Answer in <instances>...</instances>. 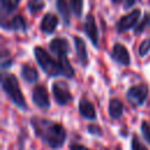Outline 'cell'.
<instances>
[{"mask_svg":"<svg viewBox=\"0 0 150 150\" xmlns=\"http://www.w3.org/2000/svg\"><path fill=\"white\" fill-rule=\"evenodd\" d=\"M123 103L118 98H111L109 102V115L112 120H118L123 115Z\"/></svg>","mask_w":150,"mask_h":150,"instance_id":"15","label":"cell"},{"mask_svg":"<svg viewBox=\"0 0 150 150\" xmlns=\"http://www.w3.org/2000/svg\"><path fill=\"white\" fill-rule=\"evenodd\" d=\"M148 26H150V12L146 13V14L144 15V18L141 20V22L136 26V28H135V33H136V34L142 33L143 30H145V28H146Z\"/></svg>","mask_w":150,"mask_h":150,"instance_id":"20","label":"cell"},{"mask_svg":"<svg viewBox=\"0 0 150 150\" xmlns=\"http://www.w3.org/2000/svg\"><path fill=\"white\" fill-rule=\"evenodd\" d=\"M139 15H141V11H139V9H134V11H131L129 14L122 16V18L118 20L117 25H116L117 32H118V33H123V32H125V30L132 28V27L136 25V22L138 21Z\"/></svg>","mask_w":150,"mask_h":150,"instance_id":"6","label":"cell"},{"mask_svg":"<svg viewBox=\"0 0 150 150\" xmlns=\"http://www.w3.org/2000/svg\"><path fill=\"white\" fill-rule=\"evenodd\" d=\"M45 7V2L43 0H29L27 4V8L32 14L39 13L40 11H42Z\"/></svg>","mask_w":150,"mask_h":150,"instance_id":"18","label":"cell"},{"mask_svg":"<svg viewBox=\"0 0 150 150\" xmlns=\"http://www.w3.org/2000/svg\"><path fill=\"white\" fill-rule=\"evenodd\" d=\"M111 59L116 61L117 63L122 66H129L130 64V56L127 50V48L121 43H115L111 52Z\"/></svg>","mask_w":150,"mask_h":150,"instance_id":"9","label":"cell"},{"mask_svg":"<svg viewBox=\"0 0 150 150\" xmlns=\"http://www.w3.org/2000/svg\"><path fill=\"white\" fill-rule=\"evenodd\" d=\"M34 56L41 69L48 76H64V71L60 61H55L42 47L34 48Z\"/></svg>","mask_w":150,"mask_h":150,"instance_id":"3","label":"cell"},{"mask_svg":"<svg viewBox=\"0 0 150 150\" xmlns=\"http://www.w3.org/2000/svg\"><path fill=\"white\" fill-rule=\"evenodd\" d=\"M131 150H148L145 148V145L139 141L137 135L132 136V141H131Z\"/></svg>","mask_w":150,"mask_h":150,"instance_id":"23","label":"cell"},{"mask_svg":"<svg viewBox=\"0 0 150 150\" xmlns=\"http://www.w3.org/2000/svg\"><path fill=\"white\" fill-rule=\"evenodd\" d=\"M32 100L41 109H49L50 103H49V96L47 93V89L43 86H35L33 89L32 94Z\"/></svg>","mask_w":150,"mask_h":150,"instance_id":"7","label":"cell"},{"mask_svg":"<svg viewBox=\"0 0 150 150\" xmlns=\"http://www.w3.org/2000/svg\"><path fill=\"white\" fill-rule=\"evenodd\" d=\"M20 0H1V8L4 13H11L16 9Z\"/></svg>","mask_w":150,"mask_h":150,"instance_id":"19","label":"cell"},{"mask_svg":"<svg viewBox=\"0 0 150 150\" xmlns=\"http://www.w3.org/2000/svg\"><path fill=\"white\" fill-rule=\"evenodd\" d=\"M149 52H150V39H146L143 42H141L138 47V54L139 56H145Z\"/></svg>","mask_w":150,"mask_h":150,"instance_id":"22","label":"cell"},{"mask_svg":"<svg viewBox=\"0 0 150 150\" xmlns=\"http://www.w3.org/2000/svg\"><path fill=\"white\" fill-rule=\"evenodd\" d=\"M136 2V0H123L124 4V8H130L131 6H134Z\"/></svg>","mask_w":150,"mask_h":150,"instance_id":"27","label":"cell"},{"mask_svg":"<svg viewBox=\"0 0 150 150\" xmlns=\"http://www.w3.org/2000/svg\"><path fill=\"white\" fill-rule=\"evenodd\" d=\"M49 49L60 59L63 56H67L69 53V45L68 41L63 38H55L49 43Z\"/></svg>","mask_w":150,"mask_h":150,"instance_id":"10","label":"cell"},{"mask_svg":"<svg viewBox=\"0 0 150 150\" xmlns=\"http://www.w3.org/2000/svg\"><path fill=\"white\" fill-rule=\"evenodd\" d=\"M149 94V89L146 84H136L129 88L127 91V98L130 103H132L136 107L142 105Z\"/></svg>","mask_w":150,"mask_h":150,"instance_id":"5","label":"cell"},{"mask_svg":"<svg viewBox=\"0 0 150 150\" xmlns=\"http://www.w3.org/2000/svg\"><path fill=\"white\" fill-rule=\"evenodd\" d=\"M83 30L87 34V36L89 38V40L91 41V43L95 47H98V32H97V27L95 23V18L91 14H88L86 16L84 23H83Z\"/></svg>","mask_w":150,"mask_h":150,"instance_id":"8","label":"cell"},{"mask_svg":"<svg viewBox=\"0 0 150 150\" xmlns=\"http://www.w3.org/2000/svg\"><path fill=\"white\" fill-rule=\"evenodd\" d=\"M141 131H142V135H143V138L150 144V125L144 121L141 125Z\"/></svg>","mask_w":150,"mask_h":150,"instance_id":"24","label":"cell"},{"mask_svg":"<svg viewBox=\"0 0 150 150\" xmlns=\"http://www.w3.org/2000/svg\"><path fill=\"white\" fill-rule=\"evenodd\" d=\"M1 86H2V90L7 94L8 98L13 102V104L15 107H18L19 109L26 111L27 110V104H26L25 97L21 93V89L19 87V83H18V80H16L15 75H13V74H2Z\"/></svg>","mask_w":150,"mask_h":150,"instance_id":"2","label":"cell"},{"mask_svg":"<svg viewBox=\"0 0 150 150\" xmlns=\"http://www.w3.org/2000/svg\"><path fill=\"white\" fill-rule=\"evenodd\" d=\"M56 8L63 19V22L67 26H69V23H70V9L68 7L67 1L66 0H56Z\"/></svg>","mask_w":150,"mask_h":150,"instance_id":"17","label":"cell"},{"mask_svg":"<svg viewBox=\"0 0 150 150\" xmlns=\"http://www.w3.org/2000/svg\"><path fill=\"white\" fill-rule=\"evenodd\" d=\"M52 90H53V95H54V98H55L56 103L60 104V105H66L73 100L69 87L63 81L54 82L53 86H52Z\"/></svg>","mask_w":150,"mask_h":150,"instance_id":"4","label":"cell"},{"mask_svg":"<svg viewBox=\"0 0 150 150\" xmlns=\"http://www.w3.org/2000/svg\"><path fill=\"white\" fill-rule=\"evenodd\" d=\"M70 6L76 15V18H80L82 15V9H83V0H70Z\"/></svg>","mask_w":150,"mask_h":150,"instance_id":"21","label":"cell"},{"mask_svg":"<svg viewBox=\"0 0 150 150\" xmlns=\"http://www.w3.org/2000/svg\"><path fill=\"white\" fill-rule=\"evenodd\" d=\"M88 131H89V134H91V135H94V136H102V129L98 127V125H96V124H90V125H88Z\"/></svg>","mask_w":150,"mask_h":150,"instance_id":"25","label":"cell"},{"mask_svg":"<svg viewBox=\"0 0 150 150\" xmlns=\"http://www.w3.org/2000/svg\"><path fill=\"white\" fill-rule=\"evenodd\" d=\"M79 110H80V114L82 117L87 118V120H90V121H94L96 120V111H95V108L94 105L84 97H82L79 102Z\"/></svg>","mask_w":150,"mask_h":150,"instance_id":"12","label":"cell"},{"mask_svg":"<svg viewBox=\"0 0 150 150\" xmlns=\"http://www.w3.org/2000/svg\"><path fill=\"white\" fill-rule=\"evenodd\" d=\"M21 76L27 83H35L38 81V71L35 68L28 66V64H22L21 67Z\"/></svg>","mask_w":150,"mask_h":150,"instance_id":"16","label":"cell"},{"mask_svg":"<svg viewBox=\"0 0 150 150\" xmlns=\"http://www.w3.org/2000/svg\"><path fill=\"white\" fill-rule=\"evenodd\" d=\"M70 150H90V149H88L81 144H73V145H70Z\"/></svg>","mask_w":150,"mask_h":150,"instance_id":"26","label":"cell"},{"mask_svg":"<svg viewBox=\"0 0 150 150\" xmlns=\"http://www.w3.org/2000/svg\"><path fill=\"white\" fill-rule=\"evenodd\" d=\"M30 124L35 135L49 148L59 149L63 145L67 134L61 124L40 117H33L30 120Z\"/></svg>","mask_w":150,"mask_h":150,"instance_id":"1","label":"cell"},{"mask_svg":"<svg viewBox=\"0 0 150 150\" xmlns=\"http://www.w3.org/2000/svg\"><path fill=\"white\" fill-rule=\"evenodd\" d=\"M73 40H74L75 50H76V55H77L80 63L83 67H87L88 66V53H87V47H86L84 41L80 36H74Z\"/></svg>","mask_w":150,"mask_h":150,"instance_id":"11","label":"cell"},{"mask_svg":"<svg viewBox=\"0 0 150 150\" xmlns=\"http://www.w3.org/2000/svg\"><path fill=\"white\" fill-rule=\"evenodd\" d=\"M57 23H59V20L56 18V15H54L52 13H48V14H46L43 16V19L41 21V25H40V28H41V30L43 33L52 34L56 29Z\"/></svg>","mask_w":150,"mask_h":150,"instance_id":"13","label":"cell"},{"mask_svg":"<svg viewBox=\"0 0 150 150\" xmlns=\"http://www.w3.org/2000/svg\"><path fill=\"white\" fill-rule=\"evenodd\" d=\"M2 28L4 29H9V30H20V32H26L27 25L25 22V19L21 15H15L13 19L8 20L7 22H2Z\"/></svg>","mask_w":150,"mask_h":150,"instance_id":"14","label":"cell"}]
</instances>
